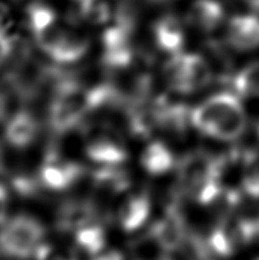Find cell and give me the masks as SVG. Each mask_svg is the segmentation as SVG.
<instances>
[{"label":"cell","mask_w":259,"mask_h":260,"mask_svg":"<svg viewBox=\"0 0 259 260\" xmlns=\"http://www.w3.org/2000/svg\"><path fill=\"white\" fill-rule=\"evenodd\" d=\"M256 260H259V259H256Z\"/></svg>","instance_id":"31"},{"label":"cell","mask_w":259,"mask_h":260,"mask_svg":"<svg viewBox=\"0 0 259 260\" xmlns=\"http://www.w3.org/2000/svg\"><path fill=\"white\" fill-rule=\"evenodd\" d=\"M103 61L111 69H126L132 63L134 48L131 42V25L122 18L117 25L103 34Z\"/></svg>","instance_id":"10"},{"label":"cell","mask_w":259,"mask_h":260,"mask_svg":"<svg viewBox=\"0 0 259 260\" xmlns=\"http://www.w3.org/2000/svg\"><path fill=\"white\" fill-rule=\"evenodd\" d=\"M85 152L94 163L119 166L128 157L122 138L107 125H90L85 131Z\"/></svg>","instance_id":"8"},{"label":"cell","mask_w":259,"mask_h":260,"mask_svg":"<svg viewBox=\"0 0 259 260\" xmlns=\"http://www.w3.org/2000/svg\"><path fill=\"white\" fill-rule=\"evenodd\" d=\"M81 175L82 166L64 156L57 148H50L45 153L39 169L41 184L53 192L67 191L78 182Z\"/></svg>","instance_id":"9"},{"label":"cell","mask_w":259,"mask_h":260,"mask_svg":"<svg viewBox=\"0 0 259 260\" xmlns=\"http://www.w3.org/2000/svg\"><path fill=\"white\" fill-rule=\"evenodd\" d=\"M5 170V157H3V153L0 150V173H3Z\"/></svg>","instance_id":"26"},{"label":"cell","mask_w":259,"mask_h":260,"mask_svg":"<svg viewBox=\"0 0 259 260\" xmlns=\"http://www.w3.org/2000/svg\"><path fill=\"white\" fill-rule=\"evenodd\" d=\"M233 89L240 96L259 98V60L245 66L234 75Z\"/></svg>","instance_id":"19"},{"label":"cell","mask_w":259,"mask_h":260,"mask_svg":"<svg viewBox=\"0 0 259 260\" xmlns=\"http://www.w3.org/2000/svg\"><path fill=\"white\" fill-rule=\"evenodd\" d=\"M6 112H7V101H6V96L3 93V90L0 89V121L5 118Z\"/></svg>","instance_id":"24"},{"label":"cell","mask_w":259,"mask_h":260,"mask_svg":"<svg viewBox=\"0 0 259 260\" xmlns=\"http://www.w3.org/2000/svg\"><path fill=\"white\" fill-rule=\"evenodd\" d=\"M43 260H79L78 255L70 250V252H60V250H56V248H53L49 255L45 257Z\"/></svg>","instance_id":"22"},{"label":"cell","mask_w":259,"mask_h":260,"mask_svg":"<svg viewBox=\"0 0 259 260\" xmlns=\"http://www.w3.org/2000/svg\"><path fill=\"white\" fill-rule=\"evenodd\" d=\"M53 248L48 227L30 213L10 214L0 224L2 259L43 260Z\"/></svg>","instance_id":"2"},{"label":"cell","mask_w":259,"mask_h":260,"mask_svg":"<svg viewBox=\"0 0 259 260\" xmlns=\"http://www.w3.org/2000/svg\"><path fill=\"white\" fill-rule=\"evenodd\" d=\"M28 24L38 49L54 63H77L88 53V38L49 6L32 5Z\"/></svg>","instance_id":"1"},{"label":"cell","mask_w":259,"mask_h":260,"mask_svg":"<svg viewBox=\"0 0 259 260\" xmlns=\"http://www.w3.org/2000/svg\"><path fill=\"white\" fill-rule=\"evenodd\" d=\"M149 2H154V3H163V2H169V0H149Z\"/></svg>","instance_id":"27"},{"label":"cell","mask_w":259,"mask_h":260,"mask_svg":"<svg viewBox=\"0 0 259 260\" xmlns=\"http://www.w3.org/2000/svg\"><path fill=\"white\" fill-rule=\"evenodd\" d=\"M13 82L18 93L31 96L42 86L45 71L42 66L32 61H21L16 73H13Z\"/></svg>","instance_id":"17"},{"label":"cell","mask_w":259,"mask_h":260,"mask_svg":"<svg viewBox=\"0 0 259 260\" xmlns=\"http://www.w3.org/2000/svg\"><path fill=\"white\" fill-rule=\"evenodd\" d=\"M59 231L70 241L71 250L88 257L106 249V230L91 206L85 203H69L57 216Z\"/></svg>","instance_id":"5"},{"label":"cell","mask_w":259,"mask_h":260,"mask_svg":"<svg viewBox=\"0 0 259 260\" xmlns=\"http://www.w3.org/2000/svg\"><path fill=\"white\" fill-rule=\"evenodd\" d=\"M39 135V122L32 112L21 109L7 120L5 139L16 149L30 148Z\"/></svg>","instance_id":"11"},{"label":"cell","mask_w":259,"mask_h":260,"mask_svg":"<svg viewBox=\"0 0 259 260\" xmlns=\"http://www.w3.org/2000/svg\"><path fill=\"white\" fill-rule=\"evenodd\" d=\"M245 2H247L251 7H254V9H258L259 10V0H245Z\"/></svg>","instance_id":"25"},{"label":"cell","mask_w":259,"mask_h":260,"mask_svg":"<svg viewBox=\"0 0 259 260\" xmlns=\"http://www.w3.org/2000/svg\"><path fill=\"white\" fill-rule=\"evenodd\" d=\"M105 86L88 89L78 82L66 80L59 82L49 106V124L57 135L78 128L91 113L101 106Z\"/></svg>","instance_id":"4"},{"label":"cell","mask_w":259,"mask_h":260,"mask_svg":"<svg viewBox=\"0 0 259 260\" xmlns=\"http://www.w3.org/2000/svg\"><path fill=\"white\" fill-rule=\"evenodd\" d=\"M10 216V192L0 182V224Z\"/></svg>","instance_id":"21"},{"label":"cell","mask_w":259,"mask_h":260,"mask_svg":"<svg viewBox=\"0 0 259 260\" xmlns=\"http://www.w3.org/2000/svg\"><path fill=\"white\" fill-rule=\"evenodd\" d=\"M227 43L238 52L259 48V17L252 14L234 16L226 28Z\"/></svg>","instance_id":"12"},{"label":"cell","mask_w":259,"mask_h":260,"mask_svg":"<svg viewBox=\"0 0 259 260\" xmlns=\"http://www.w3.org/2000/svg\"><path fill=\"white\" fill-rule=\"evenodd\" d=\"M224 18V9L217 0H196L188 13V20L199 31L216 29Z\"/></svg>","instance_id":"16"},{"label":"cell","mask_w":259,"mask_h":260,"mask_svg":"<svg viewBox=\"0 0 259 260\" xmlns=\"http://www.w3.org/2000/svg\"><path fill=\"white\" fill-rule=\"evenodd\" d=\"M258 134H259V125H258Z\"/></svg>","instance_id":"29"},{"label":"cell","mask_w":259,"mask_h":260,"mask_svg":"<svg viewBox=\"0 0 259 260\" xmlns=\"http://www.w3.org/2000/svg\"><path fill=\"white\" fill-rule=\"evenodd\" d=\"M13 48H14L13 38L0 25V64L5 63L6 60L10 57V54L13 53Z\"/></svg>","instance_id":"20"},{"label":"cell","mask_w":259,"mask_h":260,"mask_svg":"<svg viewBox=\"0 0 259 260\" xmlns=\"http://www.w3.org/2000/svg\"><path fill=\"white\" fill-rule=\"evenodd\" d=\"M224 159H217L205 152H194L180 163V182L183 189L195 202L209 205L223 192Z\"/></svg>","instance_id":"6"},{"label":"cell","mask_w":259,"mask_h":260,"mask_svg":"<svg viewBox=\"0 0 259 260\" xmlns=\"http://www.w3.org/2000/svg\"><path fill=\"white\" fill-rule=\"evenodd\" d=\"M151 198L147 193H134L119 207L117 221L124 233H135L147 224L151 217Z\"/></svg>","instance_id":"13"},{"label":"cell","mask_w":259,"mask_h":260,"mask_svg":"<svg viewBox=\"0 0 259 260\" xmlns=\"http://www.w3.org/2000/svg\"><path fill=\"white\" fill-rule=\"evenodd\" d=\"M191 125L199 133L219 141H236L247 129L243 103L230 92H220L201 102L191 110Z\"/></svg>","instance_id":"3"},{"label":"cell","mask_w":259,"mask_h":260,"mask_svg":"<svg viewBox=\"0 0 259 260\" xmlns=\"http://www.w3.org/2000/svg\"><path fill=\"white\" fill-rule=\"evenodd\" d=\"M154 39L162 52L169 54L181 53L185 43V29L176 16L167 14L159 18L154 25Z\"/></svg>","instance_id":"14"},{"label":"cell","mask_w":259,"mask_h":260,"mask_svg":"<svg viewBox=\"0 0 259 260\" xmlns=\"http://www.w3.org/2000/svg\"><path fill=\"white\" fill-rule=\"evenodd\" d=\"M164 80L171 90L190 95L211 84L213 70L201 54L177 53L164 66Z\"/></svg>","instance_id":"7"},{"label":"cell","mask_w":259,"mask_h":260,"mask_svg":"<svg viewBox=\"0 0 259 260\" xmlns=\"http://www.w3.org/2000/svg\"><path fill=\"white\" fill-rule=\"evenodd\" d=\"M79 2H84V0H79Z\"/></svg>","instance_id":"30"},{"label":"cell","mask_w":259,"mask_h":260,"mask_svg":"<svg viewBox=\"0 0 259 260\" xmlns=\"http://www.w3.org/2000/svg\"><path fill=\"white\" fill-rule=\"evenodd\" d=\"M90 260H126L124 259V256L120 253V252H117V250H103L101 253H98V255L92 256L90 257Z\"/></svg>","instance_id":"23"},{"label":"cell","mask_w":259,"mask_h":260,"mask_svg":"<svg viewBox=\"0 0 259 260\" xmlns=\"http://www.w3.org/2000/svg\"><path fill=\"white\" fill-rule=\"evenodd\" d=\"M154 260H170V259H154Z\"/></svg>","instance_id":"28"},{"label":"cell","mask_w":259,"mask_h":260,"mask_svg":"<svg viewBox=\"0 0 259 260\" xmlns=\"http://www.w3.org/2000/svg\"><path fill=\"white\" fill-rule=\"evenodd\" d=\"M141 165L149 175L159 177L171 171L176 165V157L164 142L152 141L143 149L141 154Z\"/></svg>","instance_id":"15"},{"label":"cell","mask_w":259,"mask_h":260,"mask_svg":"<svg viewBox=\"0 0 259 260\" xmlns=\"http://www.w3.org/2000/svg\"><path fill=\"white\" fill-rule=\"evenodd\" d=\"M241 188L247 197L259 199V150L244 153Z\"/></svg>","instance_id":"18"}]
</instances>
